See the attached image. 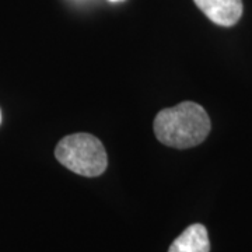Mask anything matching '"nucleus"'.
Here are the masks:
<instances>
[{
    "mask_svg": "<svg viewBox=\"0 0 252 252\" xmlns=\"http://www.w3.org/2000/svg\"><path fill=\"white\" fill-rule=\"evenodd\" d=\"M212 122L202 105L184 101L157 114L153 130L158 142L174 149H190L206 140Z\"/></svg>",
    "mask_w": 252,
    "mask_h": 252,
    "instance_id": "nucleus-1",
    "label": "nucleus"
},
{
    "mask_svg": "<svg viewBox=\"0 0 252 252\" xmlns=\"http://www.w3.org/2000/svg\"><path fill=\"white\" fill-rule=\"evenodd\" d=\"M56 160L83 177H98L108 167V156L98 137L90 133L64 136L55 149Z\"/></svg>",
    "mask_w": 252,
    "mask_h": 252,
    "instance_id": "nucleus-2",
    "label": "nucleus"
},
{
    "mask_svg": "<svg viewBox=\"0 0 252 252\" xmlns=\"http://www.w3.org/2000/svg\"><path fill=\"white\" fill-rule=\"evenodd\" d=\"M198 9L212 23L233 27L243 16V0H193Z\"/></svg>",
    "mask_w": 252,
    "mask_h": 252,
    "instance_id": "nucleus-3",
    "label": "nucleus"
},
{
    "mask_svg": "<svg viewBox=\"0 0 252 252\" xmlns=\"http://www.w3.org/2000/svg\"><path fill=\"white\" fill-rule=\"evenodd\" d=\"M168 252H210V241L206 227L192 224L187 227L171 244Z\"/></svg>",
    "mask_w": 252,
    "mask_h": 252,
    "instance_id": "nucleus-4",
    "label": "nucleus"
},
{
    "mask_svg": "<svg viewBox=\"0 0 252 252\" xmlns=\"http://www.w3.org/2000/svg\"><path fill=\"white\" fill-rule=\"evenodd\" d=\"M109 1H121V0H109Z\"/></svg>",
    "mask_w": 252,
    "mask_h": 252,
    "instance_id": "nucleus-5",
    "label": "nucleus"
},
{
    "mask_svg": "<svg viewBox=\"0 0 252 252\" xmlns=\"http://www.w3.org/2000/svg\"><path fill=\"white\" fill-rule=\"evenodd\" d=\"M0 122H1V111H0Z\"/></svg>",
    "mask_w": 252,
    "mask_h": 252,
    "instance_id": "nucleus-6",
    "label": "nucleus"
}]
</instances>
